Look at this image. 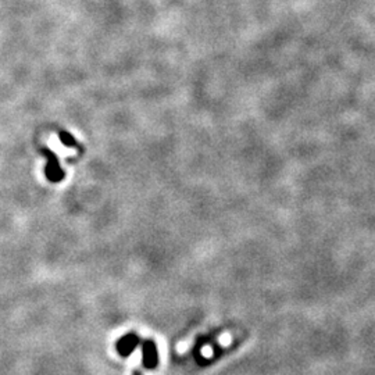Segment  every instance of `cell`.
Instances as JSON below:
<instances>
[{
	"mask_svg": "<svg viewBox=\"0 0 375 375\" xmlns=\"http://www.w3.org/2000/svg\"><path fill=\"white\" fill-rule=\"evenodd\" d=\"M46 175H48L49 181H52V182H60L62 177H64L62 170L60 169L57 160H56V157L52 153H49V163L48 167H46Z\"/></svg>",
	"mask_w": 375,
	"mask_h": 375,
	"instance_id": "cell-3",
	"label": "cell"
},
{
	"mask_svg": "<svg viewBox=\"0 0 375 375\" xmlns=\"http://www.w3.org/2000/svg\"><path fill=\"white\" fill-rule=\"evenodd\" d=\"M143 366L149 370H153L159 363V357H157V349L154 345L153 341H146L143 343Z\"/></svg>",
	"mask_w": 375,
	"mask_h": 375,
	"instance_id": "cell-2",
	"label": "cell"
},
{
	"mask_svg": "<svg viewBox=\"0 0 375 375\" xmlns=\"http://www.w3.org/2000/svg\"><path fill=\"white\" fill-rule=\"evenodd\" d=\"M139 345V338L135 334H128L117 342V350L122 357H128Z\"/></svg>",
	"mask_w": 375,
	"mask_h": 375,
	"instance_id": "cell-1",
	"label": "cell"
}]
</instances>
